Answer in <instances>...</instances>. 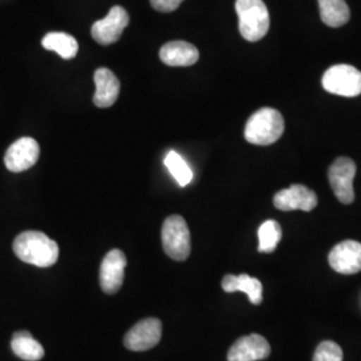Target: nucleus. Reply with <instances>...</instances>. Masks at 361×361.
<instances>
[{"label":"nucleus","mask_w":361,"mask_h":361,"mask_svg":"<svg viewBox=\"0 0 361 361\" xmlns=\"http://www.w3.org/2000/svg\"><path fill=\"white\" fill-rule=\"evenodd\" d=\"M13 252L23 262L38 268H50L59 257V246L44 233H20L13 241Z\"/></svg>","instance_id":"obj_1"},{"label":"nucleus","mask_w":361,"mask_h":361,"mask_svg":"<svg viewBox=\"0 0 361 361\" xmlns=\"http://www.w3.org/2000/svg\"><path fill=\"white\" fill-rule=\"evenodd\" d=\"M284 118L280 111L271 107H264L247 119L244 134L247 142L268 146L277 142L284 134Z\"/></svg>","instance_id":"obj_2"},{"label":"nucleus","mask_w":361,"mask_h":361,"mask_svg":"<svg viewBox=\"0 0 361 361\" xmlns=\"http://www.w3.org/2000/svg\"><path fill=\"white\" fill-rule=\"evenodd\" d=\"M235 11L240 20V32L247 42H258L268 34L271 19L262 0H237Z\"/></svg>","instance_id":"obj_3"},{"label":"nucleus","mask_w":361,"mask_h":361,"mask_svg":"<svg viewBox=\"0 0 361 361\" xmlns=\"http://www.w3.org/2000/svg\"><path fill=\"white\" fill-rule=\"evenodd\" d=\"M162 246L169 257L185 261L190 256V232L180 216H170L162 225Z\"/></svg>","instance_id":"obj_4"},{"label":"nucleus","mask_w":361,"mask_h":361,"mask_svg":"<svg viewBox=\"0 0 361 361\" xmlns=\"http://www.w3.org/2000/svg\"><path fill=\"white\" fill-rule=\"evenodd\" d=\"M323 87L340 97H357L361 94V73L353 66H332L323 75Z\"/></svg>","instance_id":"obj_5"},{"label":"nucleus","mask_w":361,"mask_h":361,"mask_svg":"<svg viewBox=\"0 0 361 361\" xmlns=\"http://www.w3.org/2000/svg\"><path fill=\"white\" fill-rule=\"evenodd\" d=\"M355 176H356V164L347 157L337 158L328 170L329 183L334 189L336 198L341 204L349 205L355 201V190H353Z\"/></svg>","instance_id":"obj_6"},{"label":"nucleus","mask_w":361,"mask_h":361,"mask_svg":"<svg viewBox=\"0 0 361 361\" xmlns=\"http://www.w3.org/2000/svg\"><path fill=\"white\" fill-rule=\"evenodd\" d=\"M129 20L128 11L121 6H114L104 19L92 25L91 35L97 43L102 46H110L121 38L122 32L129 25Z\"/></svg>","instance_id":"obj_7"},{"label":"nucleus","mask_w":361,"mask_h":361,"mask_svg":"<svg viewBox=\"0 0 361 361\" xmlns=\"http://www.w3.org/2000/svg\"><path fill=\"white\" fill-rule=\"evenodd\" d=\"M162 336V323L149 317L142 322L135 324L123 338V344L126 348L134 352H143L154 348L159 343Z\"/></svg>","instance_id":"obj_8"},{"label":"nucleus","mask_w":361,"mask_h":361,"mask_svg":"<svg viewBox=\"0 0 361 361\" xmlns=\"http://www.w3.org/2000/svg\"><path fill=\"white\" fill-rule=\"evenodd\" d=\"M40 147L34 138L23 137L8 147L4 155L6 168L13 173H22L38 162Z\"/></svg>","instance_id":"obj_9"},{"label":"nucleus","mask_w":361,"mask_h":361,"mask_svg":"<svg viewBox=\"0 0 361 361\" xmlns=\"http://www.w3.org/2000/svg\"><path fill=\"white\" fill-rule=\"evenodd\" d=\"M317 202L316 193L304 185H292L288 189L280 190L273 198L274 207L283 212H310L317 207Z\"/></svg>","instance_id":"obj_10"},{"label":"nucleus","mask_w":361,"mask_h":361,"mask_svg":"<svg viewBox=\"0 0 361 361\" xmlns=\"http://www.w3.org/2000/svg\"><path fill=\"white\" fill-rule=\"evenodd\" d=\"M126 264H128L126 256L119 249H113L106 255L101 265V276H99L101 286L104 293L114 295L121 289L125 280Z\"/></svg>","instance_id":"obj_11"},{"label":"nucleus","mask_w":361,"mask_h":361,"mask_svg":"<svg viewBox=\"0 0 361 361\" xmlns=\"http://www.w3.org/2000/svg\"><path fill=\"white\" fill-rule=\"evenodd\" d=\"M329 265L340 274H356L361 271V244L357 241H343L331 250Z\"/></svg>","instance_id":"obj_12"},{"label":"nucleus","mask_w":361,"mask_h":361,"mask_svg":"<svg viewBox=\"0 0 361 361\" xmlns=\"http://www.w3.org/2000/svg\"><path fill=\"white\" fill-rule=\"evenodd\" d=\"M271 355V345L261 335L244 336L233 344L228 352V361H258Z\"/></svg>","instance_id":"obj_13"},{"label":"nucleus","mask_w":361,"mask_h":361,"mask_svg":"<svg viewBox=\"0 0 361 361\" xmlns=\"http://www.w3.org/2000/svg\"><path fill=\"white\" fill-rule=\"evenodd\" d=\"M95 80V94H94V104L97 107L106 109L116 104L121 83L116 74L109 68H98L94 74Z\"/></svg>","instance_id":"obj_14"},{"label":"nucleus","mask_w":361,"mask_h":361,"mask_svg":"<svg viewBox=\"0 0 361 361\" xmlns=\"http://www.w3.org/2000/svg\"><path fill=\"white\" fill-rule=\"evenodd\" d=\"M159 58L165 65L171 67H188L198 62L200 52L192 43L176 40L162 46L159 50Z\"/></svg>","instance_id":"obj_15"},{"label":"nucleus","mask_w":361,"mask_h":361,"mask_svg":"<svg viewBox=\"0 0 361 361\" xmlns=\"http://www.w3.org/2000/svg\"><path fill=\"white\" fill-rule=\"evenodd\" d=\"M222 289L228 293L244 292L249 297V301L255 305L262 302V284L261 281L250 277L249 274H226L222 280Z\"/></svg>","instance_id":"obj_16"},{"label":"nucleus","mask_w":361,"mask_h":361,"mask_svg":"<svg viewBox=\"0 0 361 361\" xmlns=\"http://www.w3.org/2000/svg\"><path fill=\"white\" fill-rule=\"evenodd\" d=\"M13 352L22 360L39 361L44 356V349L28 331L15 332L11 340Z\"/></svg>","instance_id":"obj_17"},{"label":"nucleus","mask_w":361,"mask_h":361,"mask_svg":"<svg viewBox=\"0 0 361 361\" xmlns=\"http://www.w3.org/2000/svg\"><path fill=\"white\" fill-rule=\"evenodd\" d=\"M322 20L326 26H344L350 18L348 4L345 0H319Z\"/></svg>","instance_id":"obj_18"},{"label":"nucleus","mask_w":361,"mask_h":361,"mask_svg":"<svg viewBox=\"0 0 361 361\" xmlns=\"http://www.w3.org/2000/svg\"><path fill=\"white\" fill-rule=\"evenodd\" d=\"M42 46L46 50L56 52L63 59L75 58L78 49H79L77 39L74 38L73 35H70V34H66V32H50V34H47L42 40Z\"/></svg>","instance_id":"obj_19"},{"label":"nucleus","mask_w":361,"mask_h":361,"mask_svg":"<svg viewBox=\"0 0 361 361\" xmlns=\"http://www.w3.org/2000/svg\"><path fill=\"white\" fill-rule=\"evenodd\" d=\"M283 238V229L279 222L269 219L265 221L258 229V252L271 253L277 249Z\"/></svg>","instance_id":"obj_20"},{"label":"nucleus","mask_w":361,"mask_h":361,"mask_svg":"<svg viewBox=\"0 0 361 361\" xmlns=\"http://www.w3.org/2000/svg\"><path fill=\"white\" fill-rule=\"evenodd\" d=\"M165 165L168 168L170 174L174 177V180L178 182L180 186H188L193 180V171L189 168V165L185 162V159L176 152H170L165 158Z\"/></svg>","instance_id":"obj_21"},{"label":"nucleus","mask_w":361,"mask_h":361,"mask_svg":"<svg viewBox=\"0 0 361 361\" xmlns=\"http://www.w3.org/2000/svg\"><path fill=\"white\" fill-rule=\"evenodd\" d=\"M313 361H343V349L335 341H323L316 348Z\"/></svg>","instance_id":"obj_22"},{"label":"nucleus","mask_w":361,"mask_h":361,"mask_svg":"<svg viewBox=\"0 0 361 361\" xmlns=\"http://www.w3.org/2000/svg\"><path fill=\"white\" fill-rule=\"evenodd\" d=\"M183 0H150L152 7L159 13H173L180 6Z\"/></svg>","instance_id":"obj_23"}]
</instances>
